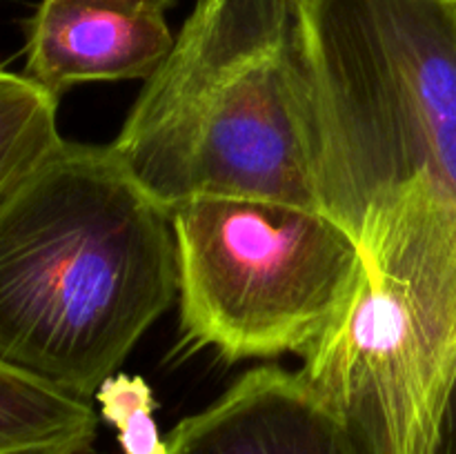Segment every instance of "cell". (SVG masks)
<instances>
[{"label": "cell", "mask_w": 456, "mask_h": 454, "mask_svg": "<svg viewBox=\"0 0 456 454\" xmlns=\"http://www.w3.org/2000/svg\"><path fill=\"white\" fill-rule=\"evenodd\" d=\"M96 430L92 401L0 359V454H85Z\"/></svg>", "instance_id": "8"}, {"label": "cell", "mask_w": 456, "mask_h": 454, "mask_svg": "<svg viewBox=\"0 0 456 454\" xmlns=\"http://www.w3.org/2000/svg\"><path fill=\"white\" fill-rule=\"evenodd\" d=\"M56 118L58 98L0 67V200L65 141Z\"/></svg>", "instance_id": "9"}, {"label": "cell", "mask_w": 456, "mask_h": 454, "mask_svg": "<svg viewBox=\"0 0 456 454\" xmlns=\"http://www.w3.org/2000/svg\"><path fill=\"white\" fill-rule=\"evenodd\" d=\"M356 243L354 296L298 374L365 454H439L456 396V194L417 178Z\"/></svg>", "instance_id": "4"}, {"label": "cell", "mask_w": 456, "mask_h": 454, "mask_svg": "<svg viewBox=\"0 0 456 454\" xmlns=\"http://www.w3.org/2000/svg\"><path fill=\"white\" fill-rule=\"evenodd\" d=\"M85 454H94V450H92V452H85Z\"/></svg>", "instance_id": "11"}, {"label": "cell", "mask_w": 456, "mask_h": 454, "mask_svg": "<svg viewBox=\"0 0 456 454\" xmlns=\"http://www.w3.org/2000/svg\"><path fill=\"white\" fill-rule=\"evenodd\" d=\"M176 0H40L27 22L25 78L61 101L71 87L151 78L174 49Z\"/></svg>", "instance_id": "6"}, {"label": "cell", "mask_w": 456, "mask_h": 454, "mask_svg": "<svg viewBox=\"0 0 456 454\" xmlns=\"http://www.w3.org/2000/svg\"><path fill=\"white\" fill-rule=\"evenodd\" d=\"M110 147L165 212L199 196L321 209L301 0H199Z\"/></svg>", "instance_id": "2"}, {"label": "cell", "mask_w": 456, "mask_h": 454, "mask_svg": "<svg viewBox=\"0 0 456 454\" xmlns=\"http://www.w3.org/2000/svg\"><path fill=\"white\" fill-rule=\"evenodd\" d=\"M94 401L118 434L123 454H167V441L154 418V392L145 378L111 374L101 383Z\"/></svg>", "instance_id": "10"}, {"label": "cell", "mask_w": 456, "mask_h": 454, "mask_svg": "<svg viewBox=\"0 0 456 454\" xmlns=\"http://www.w3.org/2000/svg\"><path fill=\"white\" fill-rule=\"evenodd\" d=\"M169 218L183 338L225 363L305 356L346 314L363 274L354 234L323 209L199 196Z\"/></svg>", "instance_id": "5"}, {"label": "cell", "mask_w": 456, "mask_h": 454, "mask_svg": "<svg viewBox=\"0 0 456 454\" xmlns=\"http://www.w3.org/2000/svg\"><path fill=\"white\" fill-rule=\"evenodd\" d=\"M178 294L165 212L111 147L62 141L0 200V359L94 399Z\"/></svg>", "instance_id": "1"}, {"label": "cell", "mask_w": 456, "mask_h": 454, "mask_svg": "<svg viewBox=\"0 0 456 454\" xmlns=\"http://www.w3.org/2000/svg\"><path fill=\"white\" fill-rule=\"evenodd\" d=\"M165 441L167 454H365L305 378L281 368L243 374Z\"/></svg>", "instance_id": "7"}, {"label": "cell", "mask_w": 456, "mask_h": 454, "mask_svg": "<svg viewBox=\"0 0 456 454\" xmlns=\"http://www.w3.org/2000/svg\"><path fill=\"white\" fill-rule=\"evenodd\" d=\"M319 207L354 234L408 182L456 194V0H301Z\"/></svg>", "instance_id": "3"}]
</instances>
